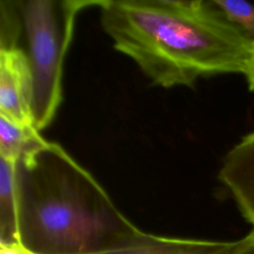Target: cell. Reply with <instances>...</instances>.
I'll return each mask as SVG.
<instances>
[{
    "instance_id": "cell-1",
    "label": "cell",
    "mask_w": 254,
    "mask_h": 254,
    "mask_svg": "<svg viewBox=\"0 0 254 254\" xmlns=\"http://www.w3.org/2000/svg\"><path fill=\"white\" fill-rule=\"evenodd\" d=\"M98 8L114 49L165 88L245 74L254 52L212 0H101Z\"/></svg>"
},
{
    "instance_id": "cell-2",
    "label": "cell",
    "mask_w": 254,
    "mask_h": 254,
    "mask_svg": "<svg viewBox=\"0 0 254 254\" xmlns=\"http://www.w3.org/2000/svg\"><path fill=\"white\" fill-rule=\"evenodd\" d=\"M16 183L19 246L33 254H88L139 229L58 143L26 153Z\"/></svg>"
},
{
    "instance_id": "cell-3",
    "label": "cell",
    "mask_w": 254,
    "mask_h": 254,
    "mask_svg": "<svg viewBox=\"0 0 254 254\" xmlns=\"http://www.w3.org/2000/svg\"><path fill=\"white\" fill-rule=\"evenodd\" d=\"M101 0L21 1L23 31L32 81V116L41 131L54 120L63 100V69L75 20L83 9Z\"/></svg>"
},
{
    "instance_id": "cell-4",
    "label": "cell",
    "mask_w": 254,
    "mask_h": 254,
    "mask_svg": "<svg viewBox=\"0 0 254 254\" xmlns=\"http://www.w3.org/2000/svg\"><path fill=\"white\" fill-rule=\"evenodd\" d=\"M33 81L26 53L19 47L0 50V116L34 126Z\"/></svg>"
},
{
    "instance_id": "cell-5",
    "label": "cell",
    "mask_w": 254,
    "mask_h": 254,
    "mask_svg": "<svg viewBox=\"0 0 254 254\" xmlns=\"http://www.w3.org/2000/svg\"><path fill=\"white\" fill-rule=\"evenodd\" d=\"M237 246L238 240L168 237L138 229L116 243L88 254H233Z\"/></svg>"
},
{
    "instance_id": "cell-6",
    "label": "cell",
    "mask_w": 254,
    "mask_h": 254,
    "mask_svg": "<svg viewBox=\"0 0 254 254\" xmlns=\"http://www.w3.org/2000/svg\"><path fill=\"white\" fill-rule=\"evenodd\" d=\"M218 178L254 228V132L244 136L226 154Z\"/></svg>"
},
{
    "instance_id": "cell-7",
    "label": "cell",
    "mask_w": 254,
    "mask_h": 254,
    "mask_svg": "<svg viewBox=\"0 0 254 254\" xmlns=\"http://www.w3.org/2000/svg\"><path fill=\"white\" fill-rule=\"evenodd\" d=\"M0 244L20 245L16 163L0 158Z\"/></svg>"
},
{
    "instance_id": "cell-8",
    "label": "cell",
    "mask_w": 254,
    "mask_h": 254,
    "mask_svg": "<svg viewBox=\"0 0 254 254\" xmlns=\"http://www.w3.org/2000/svg\"><path fill=\"white\" fill-rule=\"evenodd\" d=\"M44 139L32 125H21L0 116V158L17 163Z\"/></svg>"
},
{
    "instance_id": "cell-9",
    "label": "cell",
    "mask_w": 254,
    "mask_h": 254,
    "mask_svg": "<svg viewBox=\"0 0 254 254\" xmlns=\"http://www.w3.org/2000/svg\"><path fill=\"white\" fill-rule=\"evenodd\" d=\"M225 18L254 45V3L243 0H212Z\"/></svg>"
},
{
    "instance_id": "cell-10",
    "label": "cell",
    "mask_w": 254,
    "mask_h": 254,
    "mask_svg": "<svg viewBox=\"0 0 254 254\" xmlns=\"http://www.w3.org/2000/svg\"><path fill=\"white\" fill-rule=\"evenodd\" d=\"M0 50L18 48L17 43L23 30L21 1H0Z\"/></svg>"
},
{
    "instance_id": "cell-11",
    "label": "cell",
    "mask_w": 254,
    "mask_h": 254,
    "mask_svg": "<svg viewBox=\"0 0 254 254\" xmlns=\"http://www.w3.org/2000/svg\"><path fill=\"white\" fill-rule=\"evenodd\" d=\"M0 254H33L19 245L0 244Z\"/></svg>"
},
{
    "instance_id": "cell-12",
    "label": "cell",
    "mask_w": 254,
    "mask_h": 254,
    "mask_svg": "<svg viewBox=\"0 0 254 254\" xmlns=\"http://www.w3.org/2000/svg\"><path fill=\"white\" fill-rule=\"evenodd\" d=\"M245 75H246V78H247L249 89L251 91H254V52H253L252 58L250 60V63L248 64Z\"/></svg>"
}]
</instances>
